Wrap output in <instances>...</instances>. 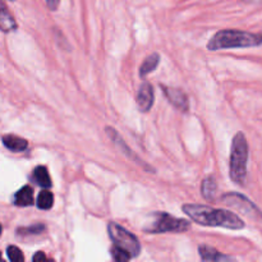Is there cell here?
<instances>
[{
    "label": "cell",
    "mask_w": 262,
    "mask_h": 262,
    "mask_svg": "<svg viewBox=\"0 0 262 262\" xmlns=\"http://www.w3.org/2000/svg\"><path fill=\"white\" fill-rule=\"evenodd\" d=\"M112 257H113V260L117 261V262H125V261L130 260V256L128 255L125 251H123L122 248L117 247V246H113Z\"/></svg>",
    "instance_id": "18"
},
{
    "label": "cell",
    "mask_w": 262,
    "mask_h": 262,
    "mask_svg": "<svg viewBox=\"0 0 262 262\" xmlns=\"http://www.w3.org/2000/svg\"><path fill=\"white\" fill-rule=\"evenodd\" d=\"M3 145L10 151H14V152H22L26 148L28 147V142L22 137H18L14 135H7L2 138Z\"/></svg>",
    "instance_id": "10"
},
{
    "label": "cell",
    "mask_w": 262,
    "mask_h": 262,
    "mask_svg": "<svg viewBox=\"0 0 262 262\" xmlns=\"http://www.w3.org/2000/svg\"><path fill=\"white\" fill-rule=\"evenodd\" d=\"M0 261H2V255H0Z\"/></svg>",
    "instance_id": "23"
},
{
    "label": "cell",
    "mask_w": 262,
    "mask_h": 262,
    "mask_svg": "<svg viewBox=\"0 0 262 262\" xmlns=\"http://www.w3.org/2000/svg\"><path fill=\"white\" fill-rule=\"evenodd\" d=\"M154 105V89L150 83H143L137 94V106L141 112L147 113Z\"/></svg>",
    "instance_id": "7"
},
{
    "label": "cell",
    "mask_w": 262,
    "mask_h": 262,
    "mask_svg": "<svg viewBox=\"0 0 262 262\" xmlns=\"http://www.w3.org/2000/svg\"><path fill=\"white\" fill-rule=\"evenodd\" d=\"M216 189H217V186L214 178H206L204 182H202L201 192L206 200L214 199L215 193H216Z\"/></svg>",
    "instance_id": "16"
},
{
    "label": "cell",
    "mask_w": 262,
    "mask_h": 262,
    "mask_svg": "<svg viewBox=\"0 0 262 262\" xmlns=\"http://www.w3.org/2000/svg\"><path fill=\"white\" fill-rule=\"evenodd\" d=\"M248 143L246 136L238 132L233 137L232 151L229 160V176L230 179L238 186H245L247 179V164H248Z\"/></svg>",
    "instance_id": "3"
},
{
    "label": "cell",
    "mask_w": 262,
    "mask_h": 262,
    "mask_svg": "<svg viewBox=\"0 0 262 262\" xmlns=\"http://www.w3.org/2000/svg\"><path fill=\"white\" fill-rule=\"evenodd\" d=\"M46 2V5H48V8L50 10H56V8H58L59 3H60V0H45Z\"/></svg>",
    "instance_id": "21"
},
{
    "label": "cell",
    "mask_w": 262,
    "mask_h": 262,
    "mask_svg": "<svg viewBox=\"0 0 262 262\" xmlns=\"http://www.w3.org/2000/svg\"><path fill=\"white\" fill-rule=\"evenodd\" d=\"M0 235H2V225H0Z\"/></svg>",
    "instance_id": "22"
},
{
    "label": "cell",
    "mask_w": 262,
    "mask_h": 262,
    "mask_svg": "<svg viewBox=\"0 0 262 262\" xmlns=\"http://www.w3.org/2000/svg\"><path fill=\"white\" fill-rule=\"evenodd\" d=\"M7 255L12 262H23L25 261V256H23L22 251L15 246H9L7 248Z\"/></svg>",
    "instance_id": "17"
},
{
    "label": "cell",
    "mask_w": 262,
    "mask_h": 262,
    "mask_svg": "<svg viewBox=\"0 0 262 262\" xmlns=\"http://www.w3.org/2000/svg\"><path fill=\"white\" fill-rule=\"evenodd\" d=\"M14 205L15 206L26 207L31 206L33 204V188L30 186H25L14 194Z\"/></svg>",
    "instance_id": "11"
},
{
    "label": "cell",
    "mask_w": 262,
    "mask_h": 262,
    "mask_svg": "<svg viewBox=\"0 0 262 262\" xmlns=\"http://www.w3.org/2000/svg\"><path fill=\"white\" fill-rule=\"evenodd\" d=\"M33 262H42V261H48V257L45 256L43 252H36L32 257Z\"/></svg>",
    "instance_id": "20"
},
{
    "label": "cell",
    "mask_w": 262,
    "mask_h": 262,
    "mask_svg": "<svg viewBox=\"0 0 262 262\" xmlns=\"http://www.w3.org/2000/svg\"><path fill=\"white\" fill-rule=\"evenodd\" d=\"M191 223L184 219H178L165 212L155 215L154 223L147 228V233H183L189 229Z\"/></svg>",
    "instance_id": "5"
},
{
    "label": "cell",
    "mask_w": 262,
    "mask_h": 262,
    "mask_svg": "<svg viewBox=\"0 0 262 262\" xmlns=\"http://www.w3.org/2000/svg\"><path fill=\"white\" fill-rule=\"evenodd\" d=\"M223 201L230 207L235 210H239L242 214L247 215V216L253 217L256 220H262V212L261 210L253 204L252 201L247 199L246 196L239 193H227L223 196Z\"/></svg>",
    "instance_id": "6"
},
{
    "label": "cell",
    "mask_w": 262,
    "mask_h": 262,
    "mask_svg": "<svg viewBox=\"0 0 262 262\" xmlns=\"http://www.w3.org/2000/svg\"><path fill=\"white\" fill-rule=\"evenodd\" d=\"M15 28H17V22L5 5L4 0H0V30L3 32H10Z\"/></svg>",
    "instance_id": "9"
},
{
    "label": "cell",
    "mask_w": 262,
    "mask_h": 262,
    "mask_svg": "<svg viewBox=\"0 0 262 262\" xmlns=\"http://www.w3.org/2000/svg\"><path fill=\"white\" fill-rule=\"evenodd\" d=\"M161 87H163L165 96L168 97V100L174 105V106H177L181 110L188 109L189 104H188V97H187L186 92L178 89H173V87H166V86H161Z\"/></svg>",
    "instance_id": "8"
},
{
    "label": "cell",
    "mask_w": 262,
    "mask_h": 262,
    "mask_svg": "<svg viewBox=\"0 0 262 262\" xmlns=\"http://www.w3.org/2000/svg\"><path fill=\"white\" fill-rule=\"evenodd\" d=\"M32 178L33 181H35L38 186L42 187V188H50L51 184H53L51 183V178H50V174H49L48 171V168L43 165H40L37 166V168H35V170H33V174H32Z\"/></svg>",
    "instance_id": "13"
},
{
    "label": "cell",
    "mask_w": 262,
    "mask_h": 262,
    "mask_svg": "<svg viewBox=\"0 0 262 262\" xmlns=\"http://www.w3.org/2000/svg\"><path fill=\"white\" fill-rule=\"evenodd\" d=\"M159 61H160V55L156 53L151 54L148 55L147 58L143 60V63L141 64L140 67V76L141 77H145L147 76L148 73L154 72L156 69V67L159 66Z\"/></svg>",
    "instance_id": "14"
},
{
    "label": "cell",
    "mask_w": 262,
    "mask_h": 262,
    "mask_svg": "<svg viewBox=\"0 0 262 262\" xmlns=\"http://www.w3.org/2000/svg\"><path fill=\"white\" fill-rule=\"evenodd\" d=\"M45 230V227L42 224H38V225H33L31 228H25V229H19L18 232L20 234H38V233L43 232Z\"/></svg>",
    "instance_id": "19"
},
{
    "label": "cell",
    "mask_w": 262,
    "mask_h": 262,
    "mask_svg": "<svg viewBox=\"0 0 262 262\" xmlns=\"http://www.w3.org/2000/svg\"><path fill=\"white\" fill-rule=\"evenodd\" d=\"M199 252L204 261H230L232 260L230 257L222 255V253L217 252L215 248L209 247V246H200Z\"/></svg>",
    "instance_id": "12"
},
{
    "label": "cell",
    "mask_w": 262,
    "mask_h": 262,
    "mask_svg": "<svg viewBox=\"0 0 262 262\" xmlns=\"http://www.w3.org/2000/svg\"><path fill=\"white\" fill-rule=\"evenodd\" d=\"M262 45V35L246 32L238 30H223L215 33L214 37L207 43L209 50H223V49L253 48Z\"/></svg>",
    "instance_id": "2"
},
{
    "label": "cell",
    "mask_w": 262,
    "mask_h": 262,
    "mask_svg": "<svg viewBox=\"0 0 262 262\" xmlns=\"http://www.w3.org/2000/svg\"><path fill=\"white\" fill-rule=\"evenodd\" d=\"M183 211L194 223L204 227H219L232 230H241L246 227L245 222L237 214L228 210L214 209L206 205H184Z\"/></svg>",
    "instance_id": "1"
},
{
    "label": "cell",
    "mask_w": 262,
    "mask_h": 262,
    "mask_svg": "<svg viewBox=\"0 0 262 262\" xmlns=\"http://www.w3.org/2000/svg\"><path fill=\"white\" fill-rule=\"evenodd\" d=\"M36 205L40 210H50L54 205V194L45 188L38 193Z\"/></svg>",
    "instance_id": "15"
},
{
    "label": "cell",
    "mask_w": 262,
    "mask_h": 262,
    "mask_svg": "<svg viewBox=\"0 0 262 262\" xmlns=\"http://www.w3.org/2000/svg\"><path fill=\"white\" fill-rule=\"evenodd\" d=\"M107 232H109V237L114 242V246L125 251L130 256V258H135L140 255L141 246L137 237L128 232L122 225L110 222L107 224Z\"/></svg>",
    "instance_id": "4"
}]
</instances>
